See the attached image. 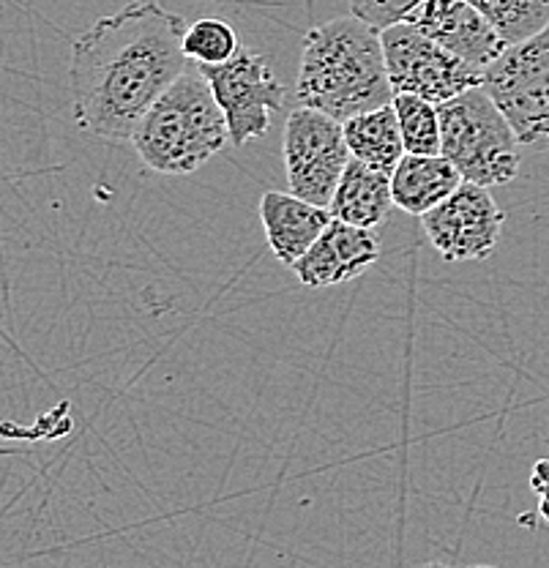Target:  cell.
Masks as SVG:
<instances>
[{
  "label": "cell",
  "mask_w": 549,
  "mask_h": 568,
  "mask_svg": "<svg viewBox=\"0 0 549 568\" xmlns=\"http://www.w3.org/2000/svg\"><path fill=\"white\" fill-rule=\"evenodd\" d=\"M183 20L138 0L77 36L69 63L74 123L110 142L132 140L151 104L183 74Z\"/></svg>",
  "instance_id": "cell-1"
},
{
  "label": "cell",
  "mask_w": 549,
  "mask_h": 568,
  "mask_svg": "<svg viewBox=\"0 0 549 568\" xmlns=\"http://www.w3.org/2000/svg\"><path fill=\"white\" fill-rule=\"evenodd\" d=\"M295 97L339 123L394 102L380 31L362 17H336L304 36Z\"/></svg>",
  "instance_id": "cell-2"
},
{
  "label": "cell",
  "mask_w": 549,
  "mask_h": 568,
  "mask_svg": "<svg viewBox=\"0 0 549 568\" xmlns=\"http://www.w3.org/2000/svg\"><path fill=\"white\" fill-rule=\"evenodd\" d=\"M134 151L159 175H189L230 142L227 121L203 74H181L145 112Z\"/></svg>",
  "instance_id": "cell-3"
},
{
  "label": "cell",
  "mask_w": 549,
  "mask_h": 568,
  "mask_svg": "<svg viewBox=\"0 0 549 568\" xmlns=\"http://www.w3.org/2000/svg\"><path fill=\"white\" fill-rule=\"evenodd\" d=\"M440 153L462 181L506 186L519 173L522 142L484 85L440 104Z\"/></svg>",
  "instance_id": "cell-4"
},
{
  "label": "cell",
  "mask_w": 549,
  "mask_h": 568,
  "mask_svg": "<svg viewBox=\"0 0 549 568\" xmlns=\"http://www.w3.org/2000/svg\"><path fill=\"white\" fill-rule=\"evenodd\" d=\"M481 85L522 145L549 148V26L509 47L484 71Z\"/></svg>",
  "instance_id": "cell-5"
},
{
  "label": "cell",
  "mask_w": 549,
  "mask_h": 568,
  "mask_svg": "<svg viewBox=\"0 0 549 568\" xmlns=\"http://www.w3.org/2000/svg\"><path fill=\"white\" fill-rule=\"evenodd\" d=\"M380 39L394 93H413L440 106L484 82L481 69L448 52L413 22L383 28Z\"/></svg>",
  "instance_id": "cell-6"
},
{
  "label": "cell",
  "mask_w": 549,
  "mask_h": 568,
  "mask_svg": "<svg viewBox=\"0 0 549 568\" xmlns=\"http://www.w3.org/2000/svg\"><path fill=\"white\" fill-rule=\"evenodd\" d=\"M282 151H285L287 183L295 197L328 209L353 159L345 126L326 112L298 106L287 115Z\"/></svg>",
  "instance_id": "cell-7"
},
{
  "label": "cell",
  "mask_w": 549,
  "mask_h": 568,
  "mask_svg": "<svg viewBox=\"0 0 549 568\" xmlns=\"http://www.w3.org/2000/svg\"><path fill=\"white\" fill-rule=\"evenodd\" d=\"M200 74L209 80L216 104L222 106L235 148L265 138L271 118L285 110L287 88L276 80L268 58L257 52L238 50L220 67H200Z\"/></svg>",
  "instance_id": "cell-8"
},
{
  "label": "cell",
  "mask_w": 549,
  "mask_h": 568,
  "mask_svg": "<svg viewBox=\"0 0 549 568\" xmlns=\"http://www.w3.org/2000/svg\"><path fill=\"white\" fill-rule=\"evenodd\" d=\"M429 244L446 263L487 260L504 233L506 213L487 186L462 181L451 197L421 216Z\"/></svg>",
  "instance_id": "cell-9"
},
{
  "label": "cell",
  "mask_w": 549,
  "mask_h": 568,
  "mask_svg": "<svg viewBox=\"0 0 549 568\" xmlns=\"http://www.w3.org/2000/svg\"><path fill=\"white\" fill-rule=\"evenodd\" d=\"M407 22L481 71L509 50L492 22L468 0H427L407 17Z\"/></svg>",
  "instance_id": "cell-10"
},
{
  "label": "cell",
  "mask_w": 549,
  "mask_h": 568,
  "mask_svg": "<svg viewBox=\"0 0 549 568\" xmlns=\"http://www.w3.org/2000/svg\"><path fill=\"white\" fill-rule=\"evenodd\" d=\"M377 260H380V235L375 230L331 219L321 239L293 265V274L312 290L336 287L358 280Z\"/></svg>",
  "instance_id": "cell-11"
},
{
  "label": "cell",
  "mask_w": 549,
  "mask_h": 568,
  "mask_svg": "<svg viewBox=\"0 0 549 568\" xmlns=\"http://www.w3.org/2000/svg\"><path fill=\"white\" fill-rule=\"evenodd\" d=\"M331 219L334 216L326 205L301 200L293 192H265L260 197V222H263L265 241L274 257L287 268H293L309 252Z\"/></svg>",
  "instance_id": "cell-12"
},
{
  "label": "cell",
  "mask_w": 549,
  "mask_h": 568,
  "mask_svg": "<svg viewBox=\"0 0 549 568\" xmlns=\"http://www.w3.org/2000/svg\"><path fill=\"white\" fill-rule=\"evenodd\" d=\"M459 183H462V175L443 153H435V156L405 153L392 173L394 205L421 219L424 213L438 209L443 200L451 197Z\"/></svg>",
  "instance_id": "cell-13"
},
{
  "label": "cell",
  "mask_w": 549,
  "mask_h": 568,
  "mask_svg": "<svg viewBox=\"0 0 549 568\" xmlns=\"http://www.w3.org/2000/svg\"><path fill=\"white\" fill-rule=\"evenodd\" d=\"M394 209L392 175L369 168L362 159L353 156L336 186L328 211L334 219H342L356 227H380Z\"/></svg>",
  "instance_id": "cell-14"
},
{
  "label": "cell",
  "mask_w": 549,
  "mask_h": 568,
  "mask_svg": "<svg viewBox=\"0 0 549 568\" xmlns=\"http://www.w3.org/2000/svg\"><path fill=\"white\" fill-rule=\"evenodd\" d=\"M342 126H345V140L353 156L386 175L397 170L399 159L405 156V142L403 132H399L394 102L380 106V110L362 112V115L350 118Z\"/></svg>",
  "instance_id": "cell-15"
},
{
  "label": "cell",
  "mask_w": 549,
  "mask_h": 568,
  "mask_svg": "<svg viewBox=\"0 0 549 568\" xmlns=\"http://www.w3.org/2000/svg\"><path fill=\"white\" fill-rule=\"evenodd\" d=\"M489 22L506 47L522 44L549 26V0H468Z\"/></svg>",
  "instance_id": "cell-16"
},
{
  "label": "cell",
  "mask_w": 549,
  "mask_h": 568,
  "mask_svg": "<svg viewBox=\"0 0 549 568\" xmlns=\"http://www.w3.org/2000/svg\"><path fill=\"white\" fill-rule=\"evenodd\" d=\"M399 132H403L405 153H440V106L413 93H394Z\"/></svg>",
  "instance_id": "cell-17"
},
{
  "label": "cell",
  "mask_w": 549,
  "mask_h": 568,
  "mask_svg": "<svg viewBox=\"0 0 549 568\" xmlns=\"http://www.w3.org/2000/svg\"><path fill=\"white\" fill-rule=\"evenodd\" d=\"M238 36L233 26L216 17H205V20L192 22L183 33V55L189 61L200 63V67H220L227 63L230 58L238 52Z\"/></svg>",
  "instance_id": "cell-18"
},
{
  "label": "cell",
  "mask_w": 549,
  "mask_h": 568,
  "mask_svg": "<svg viewBox=\"0 0 549 568\" xmlns=\"http://www.w3.org/2000/svg\"><path fill=\"white\" fill-rule=\"evenodd\" d=\"M347 3H350V14L362 17L364 22L383 31L394 22H405L427 0H347Z\"/></svg>",
  "instance_id": "cell-19"
},
{
  "label": "cell",
  "mask_w": 549,
  "mask_h": 568,
  "mask_svg": "<svg viewBox=\"0 0 549 568\" xmlns=\"http://www.w3.org/2000/svg\"><path fill=\"white\" fill-rule=\"evenodd\" d=\"M530 489L539 497V517L549 523V459H539L530 470Z\"/></svg>",
  "instance_id": "cell-20"
},
{
  "label": "cell",
  "mask_w": 549,
  "mask_h": 568,
  "mask_svg": "<svg viewBox=\"0 0 549 568\" xmlns=\"http://www.w3.org/2000/svg\"><path fill=\"white\" fill-rule=\"evenodd\" d=\"M418 568H454V566H446V564H424V566H418Z\"/></svg>",
  "instance_id": "cell-21"
},
{
  "label": "cell",
  "mask_w": 549,
  "mask_h": 568,
  "mask_svg": "<svg viewBox=\"0 0 549 568\" xmlns=\"http://www.w3.org/2000/svg\"><path fill=\"white\" fill-rule=\"evenodd\" d=\"M468 568H498V566H468Z\"/></svg>",
  "instance_id": "cell-22"
}]
</instances>
